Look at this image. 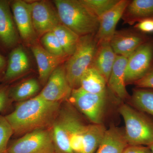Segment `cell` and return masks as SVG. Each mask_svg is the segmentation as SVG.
Wrapping results in <instances>:
<instances>
[{
	"instance_id": "1",
	"label": "cell",
	"mask_w": 153,
	"mask_h": 153,
	"mask_svg": "<svg viewBox=\"0 0 153 153\" xmlns=\"http://www.w3.org/2000/svg\"><path fill=\"white\" fill-rule=\"evenodd\" d=\"M60 103L47 101L38 95L19 102L5 117L14 134L24 135L37 130L51 128L59 113Z\"/></svg>"
},
{
	"instance_id": "2",
	"label": "cell",
	"mask_w": 153,
	"mask_h": 153,
	"mask_svg": "<svg viewBox=\"0 0 153 153\" xmlns=\"http://www.w3.org/2000/svg\"><path fill=\"white\" fill-rule=\"evenodd\" d=\"M54 3L62 25L80 37L97 33L99 19L79 0H55Z\"/></svg>"
},
{
	"instance_id": "3",
	"label": "cell",
	"mask_w": 153,
	"mask_h": 153,
	"mask_svg": "<svg viewBox=\"0 0 153 153\" xmlns=\"http://www.w3.org/2000/svg\"><path fill=\"white\" fill-rule=\"evenodd\" d=\"M125 124V132L128 145L148 146L153 143V120L144 113L128 104L119 108Z\"/></svg>"
},
{
	"instance_id": "4",
	"label": "cell",
	"mask_w": 153,
	"mask_h": 153,
	"mask_svg": "<svg viewBox=\"0 0 153 153\" xmlns=\"http://www.w3.org/2000/svg\"><path fill=\"white\" fill-rule=\"evenodd\" d=\"M95 35L80 37L76 50L64 65L67 80L72 89L79 87L82 75L92 63L97 47Z\"/></svg>"
},
{
	"instance_id": "5",
	"label": "cell",
	"mask_w": 153,
	"mask_h": 153,
	"mask_svg": "<svg viewBox=\"0 0 153 153\" xmlns=\"http://www.w3.org/2000/svg\"><path fill=\"white\" fill-rule=\"evenodd\" d=\"M109 91L108 89L104 93L94 94L79 87L72 89L68 100L92 123L102 124Z\"/></svg>"
},
{
	"instance_id": "6",
	"label": "cell",
	"mask_w": 153,
	"mask_h": 153,
	"mask_svg": "<svg viewBox=\"0 0 153 153\" xmlns=\"http://www.w3.org/2000/svg\"><path fill=\"white\" fill-rule=\"evenodd\" d=\"M8 153H55L51 128L24 134L8 146Z\"/></svg>"
},
{
	"instance_id": "7",
	"label": "cell",
	"mask_w": 153,
	"mask_h": 153,
	"mask_svg": "<svg viewBox=\"0 0 153 153\" xmlns=\"http://www.w3.org/2000/svg\"><path fill=\"white\" fill-rule=\"evenodd\" d=\"M153 69V39L150 38L128 58L126 85L133 84Z\"/></svg>"
},
{
	"instance_id": "8",
	"label": "cell",
	"mask_w": 153,
	"mask_h": 153,
	"mask_svg": "<svg viewBox=\"0 0 153 153\" xmlns=\"http://www.w3.org/2000/svg\"><path fill=\"white\" fill-rule=\"evenodd\" d=\"M72 90L67 80L65 66H60L53 71L38 95L47 101L61 103L68 99Z\"/></svg>"
},
{
	"instance_id": "9",
	"label": "cell",
	"mask_w": 153,
	"mask_h": 153,
	"mask_svg": "<svg viewBox=\"0 0 153 153\" xmlns=\"http://www.w3.org/2000/svg\"><path fill=\"white\" fill-rule=\"evenodd\" d=\"M30 5L33 27L37 35L52 32L61 24L57 12L48 2L39 1Z\"/></svg>"
},
{
	"instance_id": "10",
	"label": "cell",
	"mask_w": 153,
	"mask_h": 153,
	"mask_svg": "<svg viewBox=\"0 0 153 153\" xmlns=\"http://www.w3.org/2000/svg\"><path fill=\"white\" fill-rule=\"evenodd\" d=\"M18 32L10 1L0 0V50L10 52L17 47L19 41Z\"/></svg>"
},
{
	"instance_id": "11",
	"label": "cell",
	"mask_w": 153,
	"mask_h": 153,
	"mask_svg": "<svg viewBox=\"0 0 153 153\" xmlns=\"http://www.w3.org/2000/svg\"><path fill=\"white\" fill-rule=\"evenodd\" d=\"M149 39L137 30L125 29L116 30L110 43L117 55L128 58Z\"/></svg>"
},
{
	"instance_id": "12",
	"label": "cell",
	"mask_w": 153,
	"mask_h": 153,
	"mask_svg": "<svg viewBox=\"0 0 153 153\" xmlns=\"http://www.w3.org/2000/svg\"><path fill=\"white\" fill-rule=\"evenodd\" d=\"M10 5L18 33L27 43H33L37 34L33 27L30 4L15 0L10 1Z\"/></svg>"
},
{
	"instance_id": "13",
	"label": "cell",
	"mask_w": 153,
	"mask_h": 153,
	"mask_svg": "<svg viewBox=\"0 0 153 153\" xmlns=\"http://www.w3.org/2000/svg\"><path fill=\"white\" fill-rule=\"evenodd\" d=\"M129 0H120L112 8L99 19V25L95 36L97 44L110 42L115 33L118 22L122 19Z\"/></svg>"
},
{
	"instance_id": "14",
	"label": "cell",
	"mask_w": 153,
	"mask_h": 153,
	"mask_svg": "<svg viewBox=\"0 0 153 153\" xmlns=\"http://www.w3.org/2000/svg\"><path fill=\"white\" fill-rule=\"evenodd\" d=\"M128 58L117 56L107 82V87L113 95L121 100L130 98L126 88L125 72Z\"/></svg>"
},
{
	"instance_id": "15",
	"label": "cell",
	"mask_w": 153,
	"mask_h": 153,
	"mask_svg": "<svg viewBox=\"0 0 153 153\" xmlns=\"http://www.w3.org/2000/svg\"><path fill=\"white\" fill-rule=\"evenodd\" d=\"M31 50L38 65L40 82L43 85H46L53 71L66 57L52 55L38 45L33 46Z\"/></svg>"
},
{
	"instance_id": "16",
	"label": "cell",
	"mask_w": 153,
	"mask_h": 153,
	"mask_svg": "<svg viewBox=\"0 0 153 153\" xmlns=\"http://www.w3.org/2000/svg\"><path fill=\"white\" fill-rule=\"evenodd\" d=\"M128 146L125 130L111 125L106 129L95 153H123Z\"/></svg>"
},
{
	"instance_id": "17",
	"label": "cell",
	"mask_w": 153,
	"mask_h": 153,
	"mask_svg": "<svg viewBox=\"0 0 153 153\" xmlns=\"http://www.w3.org/2000/svg\"><path fill=\"white\" fill-rule=\"evenodd\" d=\"M117 56L109 42L99 43L97 44V49L90 67L98 71L107 82Z\"/></svg>"
},
{
	"instance_id": "18",
	"label": "cell",
	"mask_w": 153,
	"mask_h": 153,
	"mask_svg": "<svg viewBox=\"0 0 153 153\" xmlns=\"http://www.w3.org/2000/svg\"><path fill=\"white\" fill-rule=\"evenodd\" d=\"M29 66V59L26 52L22 47L17 46L9 53L3 80L5 82H11L25 72Z\"/></svg>"
},
{
	"instance_id": "19",
	"label": "cell",
	"mask_w": 153,
	"mask_h": 153,
	"mask_svg": "<svg viewBox=\"0 0 153 153\" xmlns=\"http://www.w3.org/2000/svg\"><path fill=\"white\" fill-rule=\"evenodd\" d=\"M124 23L133 25L147 19H153V0H132L125 10Z\"/></svg>"
},
{
	"instance_id": "20",
	"label": "cell",
	"mask_w": 153,
	"mask_h": 153,
	"mask_svg": "<svg viewBox=\"0 0 153 153\" xmlns=\"http://www.w3.org/2000/svg\"><path fill=\"white\" fill-rule=\"evenodd\" d=\"M51 129L55 153H73L68 128L60 111Z\"/></svg>"
},
{
	"instance_id": "21",
	"label": "cell",
	"mask_w": 153,
	"mask_h": 153,
	"mask_svg": "<svg viewBox=\"0 0 153 153\" xmlns=\"http://www.w3.org/2000/svg\"><path fill=\"white\" fill-rule=\"evenodd\" d=\"M106 130L102 124H86L83 133L81 153H95Z\"/></svg>"
},
{
	"instance_id": "22",
	"label": "cell",
	"mask_w": 153,
	"mask_h": 153,
	"mask_svg": "<svg viewBox=\"0 0 153 153\" xmlns=\"http://www.w3.org/2000/svg\"><path fill=\"white\" fill-rule=\"evenodd\" d=\"M79 87L86 92L94 94H101L108 89L107 82L104 77L92 67L88 68L82 75Z\"/></svg>"
},
{
	"instance_id": "23",
	"label": "cell",
	"mask_w": 153,
	"mask_h": 153,
	"mask_svg": "<svg viewBox=\"0 0 153 153\" xmlns=\"http://www.w3.org/2000/svg\"><path fill=\"white\" fill-rule=\"evenodd\" d=\"M57 37L65 54L68 57L76 50L80 36L62 24L52 31Z\"/></svg>"
},
{
	"instance_id": "24",
	"label": "cell",
	"mask_w": 153,
	"mask_h": 153,
	"mask_svg": "<svg viewBox=\"0 0 153 153\" xmlns=\"http://www.w3.org/2000/svg\"><path fill=\"white\" fill-rule=\"evenodd\" d=\"M130 99L136 109L153 117V89L136 88Z\"/></svg>"
},
{
	"instance_id": "25",
	"label": "cell",
	"mask_w": 153,
	"mask_h": 153,
	"mask_svg": "<svg viewBox=\"0 0 153 153\" xmlns=\"http://www.w3.org/2000/svg\"><path fill=\"white\" fill-rule=\"evenodd\" d=\"M39 88L38 81L33 78L30 79L9 89V95L14 101L20 102L35 95Z\"/></svg>"
},
{
	"instance_id": "26",
	"label": "cell",
	"mask_w": 153,
	"mask_h": 153,
	"mask_svg": "<svg viewBox=\"0 0 153 153\" xmlns=\"http://www.w3.org/2000/svg\"><path fill=\"white\" fill-rule=\"evenodd\" d=\"M94 15L99 19L117 4L120 0H79Z\"/></svg>"
},
{
	"instance_id": "27",
	"label": "cell",
	"mask_w": 153,
	"mask_h": 153,
	"mask_svg": "<svg viewBox=\"0 0 153 153\" xmlns=\"http://www.w3.org/2000/svg\"><path fill=\"white\" fill-rule=\"evenodd\" d=\"M41 41L44 49L50 54L58 57H68L65 54L58 39L52 31L44 34Z\"/></svg>"
},
{
	"instance_id": "28",
	"label": "cell",
	"mask_w": 153,
	"mask_h": 153,
	"mask_svg": "<svg viewBox=\"0 0 153 153\" xmlns=\"http://www.w3.org/2000/svg\"><path fill=\"white\" fill-rule=\"evenodd\" d=\"M14 134L13 128L5 117L0 116V153H5L11 136Z\"/></svg>"
},
{
	"instance_id": "29",
	"label": "cell",
	"mask_w": 153,
	"mask_h": 153,
	"mask_svg": "<svg viewBox=\"0 0 153 153\" xmlns=\"http://www.w3.org/2000/svg\"><path fill=\"white\" fill-rule=\"evenodd\" d=\"M133 84L137 88H146L153 90V69L142 78L135 81Z\"/></svg>"
},
{
	"instance_id": "30",
	"label": "cell",
	"mask_w": 153,
	"mask_h": 153,
	"mask_svg": "<svg viewBox=\"0 0 153 153\" xmlns=\"http://www.w3.org/2000/svg\"><path fill=\"white\" fill-rule=\"evenodd\" d=\"M136 30L143 33H151L153 32V19H147L141 21L135 26Z\"/></svg>"
},
{
	"instance_id": "31",
	"label": "cell",
	"mask_w": 153,
	"mask_h": 153,
	"mask_svg": "<svg viewBox=\"0 0 153 153\" xmlns=\"http://www.w3.org/2000/svg\"><path fill=\"white\" fill-rule=\"evenodd\" d=\"M10 97L7 86H0V111L4 109L8 104Z\"/></svg>"
},
{
	"instance_id": "32",
	"label": "cell",
	"mask_w": 153,
	"mask_h": 153,
	"mask_svg": "<svg viewBox=\"0 0 153 153\" xmlns=\"http://www.w3.org/2000/svg\"><path fill=\"white\" fill-rule=\"evenodd\" d=\"M123 153H153L147 146L128 145Z\"/></svg>"
},
{
	"instance_id": "33",
	"label": "cell",
	"mask_w": 153,
	"mask_h": 153,
	"mask_svg": "<svg viewBox=\"0 0 153 153\" xmlns=\"http://www.w3.org/2000/svg\"><path fill=\"white\" fill-rule=\"evenodd\" d=\"M7 61L6 57L0 53V78L2 79L7 68Z\"/></svg>"
},
{
	"instance_id": "34",
	"label": "cell",
	"mask_w": 153,
	"mask_h": 153,
	"mask_svg": "<svg viewBox=\"0 0 153 153\" xmlns=\"http://www.w3.org/2000/svg\"><path fill=\"white\" fill-rule=\"evenodd\" d=\"M148 147L150 148V149L151 151H152V153H153V143H152V144L148 146Z\"/></svg>"
},
{
	"instance_id": "35",
	"label": "cell",
	"mask_w": 153,
	"mask_h": 153,
	"mask_svg": "<svg viewBox=\"0 0 153 153\" xmlns=\"http://www.w3.org/2000/svg\"><path fill=\"white\" fill-rule=\"evenodd\" d=\"M5 153H7V152H5Z\"/></svg>"
}]
</instances>
